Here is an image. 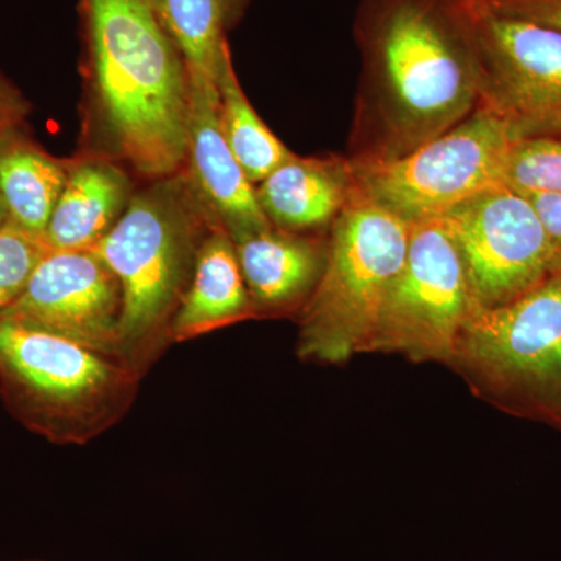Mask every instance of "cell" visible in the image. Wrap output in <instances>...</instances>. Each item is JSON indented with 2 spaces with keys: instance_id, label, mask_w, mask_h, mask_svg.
Segmentation results:
<instances>
[{
  "instance_id": "cell-1",
  "label": "cell",
  "mask_w": 561,
  "mask_h": 561,
  "mask_svg": "<svg viewBox=\"0 0 561 561\" xmlns=\"http://www.w3.org/2000/svg\"><path fill=\"white\" fill-rule=\"evenodd\" d=\"M351 164L404 157L478 108L472 0H360Z\"/></svg>"
},
{
  "instance_id": "cell-2",
  "label": "cell",
  "mask_w": 561,
  "mask_h": 561,
  "mask_svg": "<svg viewBox=\"0 0 561 561\" xmlns=\"http://www.w3.org/2000/svg\"><path fill=\"white\" fill-rule=\"evenodd\" d=\"M103 113L125 160L150 180L187 160L190 77L151 0H80Z\"/></svg>"
},
{
  "instance_id": "cell-3",
  "label": "cell",
  "mask_w": 561,
  "mask_h": 561,
  "mask_svg": "<svg viewBox=\"0 0 561 561\" xmlns=\"http://www.w3.org/2000/svg\"><path fill=\"white\" fill-rule=\"evenodd\" d=\"M213 221L190 179L171 176L133 195L90 250L119 280V360L139 379L173 343V319Z\"/></svg>"
},
{
  "instance_id": "cell-4",
  "label": "cell",
  "mask_w": 561,
  "mask_h": 561,
  "mask_svg": "<svg viewBox=\"0 0 561 561\" xmlns=\"http://www.w3.org/2000/svg\"><path fill=\"white\" fill-rule=\"evenodd\" d=\"M139 382L114 357L0 317V398L14 420L54 445L101 437L130 411Z\"/></svg>"
},
{
  "instance_id": "cell-5",
  "label": "cell",
  "mask_w": 561,
  "mask_h": 561,
  "mask_svg": "<svg viewBox=\"0 0 561 561\" xmlns=\"http://www.w3.org/2000/svg\"><path fill=\"white\" fill-rule=\"evenodd\" d=\"M411 230L412 224L356 183L331 224L319 284L298 313L300 359L343 364L364 353L383 297L404 264Z\"/></svg>"
},
{
  "instance_id": "cell-6",
  "label": "cell",
  "mask_w": 561,
  "mask_h": 561,
  "mask_svg": "<svg viewBox=\"0 0 561 561\" xmlns=\"http://www.w3.org/2000/svg\"><path fill=\"white\" fill-rule=\"evenodd\" d=\"M448 367L502 412L561 431V268L507 305L476 309Z\"/></svg>"
},
{
  "instance_id": "cell-7",
  "label": "cell",
  "mask_w": 561,
  "mask_h": 561,
  "mask_svg": "<svg viewBox=\"0 0 561 561\" xmlns=\"http://www.w3.org/2000/svg\"><path fill=\"white\" fill-rule=\"evenodd\" d=\"M511 128L478 106L451 130L393 161L353 164L357 186L409 224L446 210L502 184L515 142Z\"/></svg>"
},
{
  "instance_id": "cell-8",
  "label": "cell",
  "mask_w": 561,
  "mask_h": 561,
  "mask_svg": "<svg viewBox=\"0 0 561 561\" xmlns=\"http://www.w3.org/2000/svg\"><path fill=\"white\" fill-rule=\"evenodd\" d=\"M476 309L448 232L437 219L415 221L404 264L383 297L364 353L449 365Z\"/></svg>"
},
{
  "instance_id": "cell-9",
  "label": "cell",
  "mask_w": 561,
  "mask_h": 561,
  "mask_svg": "<svg viewBox=\"0 0 561 561\" xmlns=\"http://www.w3.org/2000/svg\"><path fill=\"white\" fill-rule=\"evenodd\" d=\"M456 245L479 309L497 308L561 268V251L524 195L500 184L437 217Z\"/></svg>"
},
{
  "instance_id": "cell-10",
  "label": "cell",
  "mask_w": 561,
  "mask_h": 561,
  "mask_svg": "<svg viewBox=\"0 0 561 561\" xmlns=\"http://www.w3.org/2000/svg\"><path fill=\"white\" fill-rule=\"evenodd\" d=\"M474 7L479 103L516 138H561V33Z\"/></svg>"
},
{
  "instance_id": "cell-11",
  "label": "cell",
  "mask_w": 561,
  "mask_h": 561,
  "mask_svg": "<svg viewBox=\"0 0 561 561\" xmlns=\"http://www.w3.org/2000/svg\"><path fill=\"white\" fill-rule=\"evenodd\" d=\"M121 316L119 280L92 251H51L20 300L0 317L55 332L119 360Z\"/></svg>"
},
{
  "instance_id": "cell-12",
  "label": "cell",
  "mask_w": 561,
  "mask_h": 561,
  "mask_svg": "<svg viewBox=\"0 0 561 561\" xmlns=\"http://www.w3.org/2000/svg\"><path fill=\"white\" fill-rule=\"evenodd\" d=\"M187 77L191 94L187 179L195 194L232 239L272 227L257 203L256 187L247 179L225 139L217 81L195 73Z\"/></svg>"
},
{
  "instance_id": "cell-13",
  "label": "cell",
  "mask_w": 561,
  "mask_h": 561,
  "mask_svg": "<svg viewBox=\"0 0 561 561\" xmlns=\"http://www.w3.org/2000/svg\"><path fill=\"white\" fill-rule=\"evenodd\" d=\"M232 241L257 319L300 313L323 273L328 241L273 225Z\"/></svg>"
},
{
  "instance_id": "cell-14",
  "label": "cell",
  "mask_w": 561,
  "mask_h": 561,
  "mask_svg": "<svg viewBox=\"0 0 561 561\" xmlns=\"http://www.w3.org/2000/svg\"><path fill=\"white\" fill-rule=\"evenodd\" d=\"M356 187L348 158H298L280 164L256 186L262 213L273 227L300 232L327 227Z\"/></svg>"
},
{
  "instance_id": "cell-15",
  "label": "cell",
  "mask_w": 561,
  "mask_h": 561,
  "mask_svg": "<svg viewBox=\"0 0 561 561\" xmlns=\"http://www.w3.org/2000/svg\"><path fill=\"white\" fill-rule=\"evenodd\" d=\"M257 319L243 280L234 241L219 221L210 224L186 295L172 323V342L203 337L221 328Z\"/></svg>"
},
{
  "instance_id": "cell-16",
  "label": "cell",
  "mask_w": 561,
  "mask_h": 561,
  "mask_svg": "<svg viewBox=\"0 0 561 561\" xmlns=\"http://www.w3.org/2000/svg\"><path fill=\"white\" fill-rule=\"evenodd\" d=\"M130 181L113 162H68V180L46 231L51 251H90L130 202Z\"/></svg>"
},
{
  "instance_id": "cell-17",
  "label": "cell",
  "mask_w": 561,
  "mask_h": 561,
  "mask_svg": "<svg viewBox=\"0 0 561 561\" xmlns=\"http://www.w3.org/2000/svg\"><path fill=\"white\" fill-rule=\"evenodd\" d=\"M68 180V162L47 153L22 130L0 144V195L9 221L46 238L55 206Z\"/></svg>"
},
{
  "instance_id": "cell-18",
  "label": "cell",
  "mask_w": 561,
  "mask_h": 561,
  "mask_svg": "<svg viewBox=\"0 0 561 561\" xmlns=\"http://www.w3.org/2000/svg\"><path fill=\"white\" fill-rule=\"evenodd\" d=\"M250 0H153L165 31L179 47L187 73L217 81L227 33L245 13Z\"/></svg>"
},
{
  "instance_id": "cell-19",
  "label": "cell",
  "mask_w": 561,
  "mask_h": 561,
  "mask_svg": "<svg viewBox=\"0 0 561 561\" xmlns=\"http://www.w3.org/2000/svg\"><path fill=\"white\" fill-rule=\"evenodd\" d=\"M217 88L225 139L251 184H260L294 153L271 130L243 94L232 66L231 51L221 58Z\"/></svg>"
},
{
  "instance_id": "cell-20",
  "label": "cell",
  "mask_w": 561,
  "mask_h": 561,
  "mask_svg": "<svg viewBox=\"0 0 561 561\" xmlns=\"http://www.w3.org/2000/svg\"><path fill=\"white\" fill-rule=\"evenodd\" d=\"M502 184L519 194H561V138L516 139L505 160Z\"/></svg>"
},
{
  "instance_id": "cell-21",
  "label": "cell",
  "mask_w": 561,
  "mask_h": 561,
  "mask_svg": "<svg viewBox=\"0 0 561 561\" xmlns=\"http://www.w3.org/2000/svg\"><path fill=\"white\" fill-rule=\"evenodd\" d=\"M49 253L44 236L32 234L11 221L0 230V316L20 300L36 267Z\"/></svg>"
},
{
  "instance_id": "cell-22",
  "label": "cell",
  "mask_w": 561,
  "mask_h": 561,
  "mask_svg": "<svg viewBox=\"0 0 561 561\" xmlns=\"http://www.w3.org/2000/svg\"><path fill=\"white\" fill-rule=\"evenodd\" d=\"M476 3L491 13L534 22L561 33V0H476Z\"/></svg>"
},
{
  "instance_id": "cell-23",
  "label": "cell",
  "mask_w": 561,
  "mask_h": 561,
  "mask_svg": "<svg viewBox=\"0 0 561 561\" xmlns=\"http://www.w3.org/2000/svg\"><path fill=\"white\" fill-rule=\"evenodd\" d=\"M31 113V103L5 76L0 73V144L22 130Z\"/></svg>"
},
{
  "instance_id": "cell-24",
  "label": "cell",
  "mask_w": 561,
  "mask_h": 561,
  "mask_svg": "<svg viewBox=\"0 0 561 561\" xmlns=\"http://www.w3.org/2000/svg\"><path fill=\"white\" fill-rule=\"evenodd\" d=\"M519 194V192H518ZM534 206L538 219L548 232L553 245L561 251V194H545V192H527L522 194Z\"/></svg>"
},
{
  "instance_id": "cell-25",
  "label": "cell",
  "mask_w": 561,
  "mask_h": 561,
  "mask_svg": "<svg viewBox=\"0 0 561 561\" xmlns=\"http://www.w3.org/2000/svg\"><path fill=\"white\" fill-rule=\"evenodd\" d=\"M9 224V210H7L5 202L0 195V230Z\"/></svg>"
},
{
  "instance_id": "cell-26",
  "label": "cell",
  "mask_w": 561,
  "mask_h": 561,
  "mask_svg": "<svg viewBox=\"0 0 561 561\" xmlns=\"http://www.w3.org/2000/svg\"><path fill=\"white\" fill-rule=\"evenodd\" d=\"M151 3H153V0H151Z\"/></svg>"
}]
</instances>
